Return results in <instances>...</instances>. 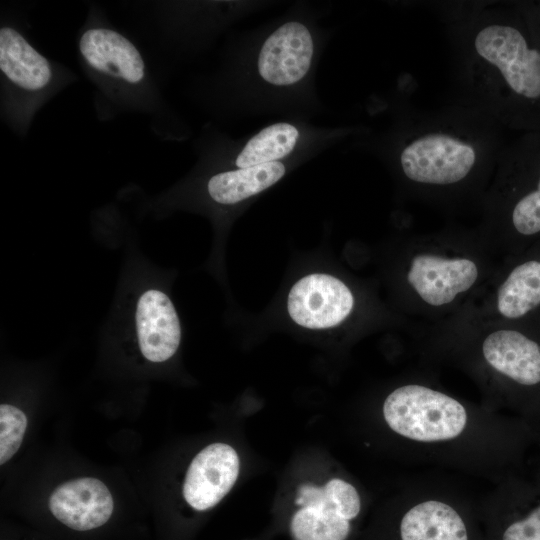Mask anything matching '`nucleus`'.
<instances>
[{
	"label": "nucleus",
	"instance_id": "nucleus-1",
	"mask_svg": "<svg viewBox=\"0 0 540 540\" xmlns=\"http://www.w3.org/2000/svg\"><path fill=\"white\" fill-rule=\"evenodd\" d=\"M500 126L458 99L404 114L392 157L405 190L414 200L445 209L480 207L504 150Z\"/></svg>",
	"mask_w": 540,
	"mask_h": 540
},
{
	"label": "nucleus",
	"instance_id": "nucleus-2",
	"mask_svg": "<svg viewBox=\"0 0 540 540\" xmlns=\"http://www.w3.org/2000/svg\"><path fill=\"white\" fill-rule=\"evenodd\" d=\"M381 418L414 463L437 465L497 483L506 478L514 428L498 411L414 376L384 397Z\"/></svg>",
	"mask_w": 540,
	"mask_h": 540
},
{
	"label": "nucleus",
	"instance_id": "nucleus-3",
	"mask_svg": "<svg viewBox=\"0 0 540 540\" xmlns=\"http://www.w3.org/2000/svg\"><path fill=\"white\" fill-rule=\"evenodd\" d=\"M454 55L455 99L502 124L521 103L540 100V50L492 4L463 2L443 15Z\"/></svg>",
	"mask_w": 540,
	"mask_h": 540
},
{
	"label": "nucleus",
	"instance_id": "nucleus-4",
	"mask_svg": "<svg viewBox=\"0 0 540 540\" xmlns=\"http://www.w3.org/2000/svg\"><path fill=\"white\" fill-rule=\"evenodd\" d=\"M426 352L467 373L494 411L512 404L518 392L540 387V340L520 324L485 321L463 310L440 321Z\"/></svg>",
	"mask_w": 540,
	"mask_h": 540
},
{
	"label": "nucleus",
	"instance_id": "nucleus-5",
	"mask_svg": "<svg viewBox=\"0 0 540 540\" xmlns=\"http://www.w3.org/2000/svg\"><path fill=\"white\" fill-rule=\"evenodd\" d=\"M405 253L402 280L413 314L441 321L467 308L498 267L478 230L413 235Z\"/></svg>",
	"mask_w": 540,
	"mask_h": 540
},
{
	"label": "nucleus",
	"instance_id": "nucleus-6",
	"mask_svg": "<svg viewBox=\"0 0 540 540\" xmlns=\"http://www.w3.org/2000/svg\"><path fill=\"white\" fill-rule=\"evenodd\" d=\"M390 540H484L479 502L437 480H420L397 502Z\"/></svg>",
	"mask_w": 540,
	"mask_h": 540
},
{
	"label": "nucleus",
	"instance_id": "nucleus-7",
	"mask_svg": "<svg viewBox=\"0 0 540 540\" xmlns=\"http://www.w3.org/2000/svg\"><path fill=\"white\" fill-rule=\"evenodd\" d=\"M295 503L299 508L289 521L292 540H350L363 512L358 488L338 477L322 487L300 486Z\"/></svg>",
	"mask_w": 540,
	"mask_h": 540
},
{
	"label": "nucleus",
	"instance_id": "nucleus-8",
	"mask_svg": "<svg viewBox=\"0 0 540 540\" xmlns=\"http://www.w3.org/2000/svg\"><path fill=\"white\" fill-rule=\"evenodd\" d=\"M479 209L477 230L495 254L511 250L520 239L540 236V171L532 186L493 175Z\"/></svg>",
	"mask_w": 540,
	"mask_h": 540
},
{
	"label": "nucleus",
	"instance_id": "nucleus-9",
	"mask_svg": "<svg viewBox=\"0 0 540 540\" xmlns=\"http://www.w3.org/2000/svg\"><path fill=\"white\" fill-rule=\"evenodd\" d=\"M538 309L540 258L531 257L498 265L483 291L464 310L481 320L520 324Z\"/></svg>",
	"mask_w": 540,
	"mask_h": 540
},
{
	"label": "nucleus",
	"instance_id": "nucleus-10",
	"mask_svg": "<svg viewBox=\"0 0 540 540\" xmlns=\"http://www.w3.org/2000/svg\"><path fill=\"white\" fill-rule=\"evenodd\" d=\"M354 305L350 288L340 279L322 273L298 280L287 299L291 319L309 329H326L341 324L351 315Z\"/></svg>",
	"mask_w": 540,
	"mask_h": 540
},
{
	"label": "nucleus",
	"instance_id": "nucleus-11",
	"mask_svg": "<svg viewBox=\"0 0 540 540\" xmlns=\"http://www.w3.org/2000/svg\"><path fill=\"white\" fill-rule=\"evenodd\" d=\"M313 55L314 41L309 29L301 22L289 21L264 41L257 58V70L269 84L290 86L306 76Z\"/></svg>",
	"mask_w": 540,
	"mask_h": 540
},
{
	"label": "nucleus",
	"instance_id": "nucleus-12",
	"mask_svg": "<svg viewBox=\"0 0 540 540\" xmlns=\"http://www.w3.org/2000/svg\"><path fill=\"white\" fill-rule=\"evenodd\" d=\"M240 460L235 449L225 443L203 448L191 461L183 484V496L197 511L217 505L235 484Z\"/></svg>",
	"mask_w": 540,
	"mask_h": 540
},
{
	"label": "nucleus",
	"instance_id": "nucleus-13",
	"mask_svg": "<svg viewBox=\"0 0 540 540\" xmlns=\"http://www.w3.org/2000/svg\"><path fill=\"white\" fill-rule=\"evenodd\" d=\"M49 508L65 526L88 531L104 525L110 519L114 502L102 481L83 477L59 485L50 495Z\"/></svg>",
	"mask_w": 540,
	"mask_h": 540
},
{
	"label": "nucleus",
	"instance_id": "nucleus-14",
	"mask_svg": "<svg viewBox=\"0 0 540 540\" xmlns=\"http://www.w3.org/2000/svg\"><path fill=\"white\" fill-rule=\"evenodd\" d=\"M79 51L93 70L111 79L136 85L145 77L141 53L129 39L113 29H87L80 37Z\"/></svg>",
	"mask_w": 540,
	"mask_h": 540
},
{
	"label": "nucleus",
	"instance_id": "nucleus-15",
	"mask_svg": "<svg viewBox=\"0 0 540 540\" xmlns=\"http://www.w3.org/2000/svg\"><path fill=\"white\" fill-rule=\"evenodd\" d=\"M136 329L140 350L151 362H163L177 351L181 328L169 297L158 290H148L136 308Z\"/></svg>",
	"mask_w": 540,
	"mask_h": 540
},
{
	"label": "nucleus",
	"instance_id": "nucleus-16",
	"mask_svg": "<svg viewBox=\"0 0 540 540\" xmlns=\"http://www.w3.org/2000/svg\"><path fill=\"white\" fill-rule=\"evenodd\" d=\"M0 70L10 83L30 93L43 91L53 77L49 60L8 26L0 29Z\"/></svg>",
	"mask_w": 540,
	"mask_h": 540
},
{
	"label": "nucleus",
	"instance_id": "nucleus-17",
	"mask_svg": "<svg viewBox=\"0 0 540 540\" xmlns=\"http://www.w3.org/2000/svg\"><path fill=\"white\" fill-rule=\"evenodd\" d=\"M484 540H540V503L516 514L492 489L479 502Z\"/></svg>",
	"mask_w": 540,
	"mask_h": 540
},
{
	"label": "nucleus",
	"instance_id": "nucleus-18",
	"mask_svg": "<svg viewBox=\"0 0 540 540\" xmlns=\"http://www.w3.org/2000/svg\"><path fill=\"white\" fill-rule=\"evenodd\" d=\"M285 172L282 162L237 168L213 175L208 181L207 190L217 203L236 204L271 187Z\"/></svg>",
	"mask_w": 540,
	"mask_h": 540
},
{
	"label": "nucleus",
	"instance_id": "nucleus-19",
	"mask_svg": "<svg viewBox=\"0 0 540 540\" xmlns=\"http://www.w3.org/2000/svg\"><path fill=\"white\" fill-rule=\"evenodd\" d=\"M300 138L298 128L290 123L271 124L251 137L235 159L237 168L280 162L295 149Z\"/></svg>",
	"mask_w": 540,
	"mask_h": 540
},
{
	"label": "nucleus",
	"instance_id": "nucleus-20",
	"mask_svg": "<svg viewBox=\"0 0 540 540\" xmlns=\"http://www.w3.org/2000/svg\"><path fill=\"white\" fill-rule=\"evenodd\" d=\"M27 428V417L19 408L0 406V464L6 463L19 449Z\"/></svg>",
	"mask_w": 540,
	"mask_h": 540
}]
</instances>
